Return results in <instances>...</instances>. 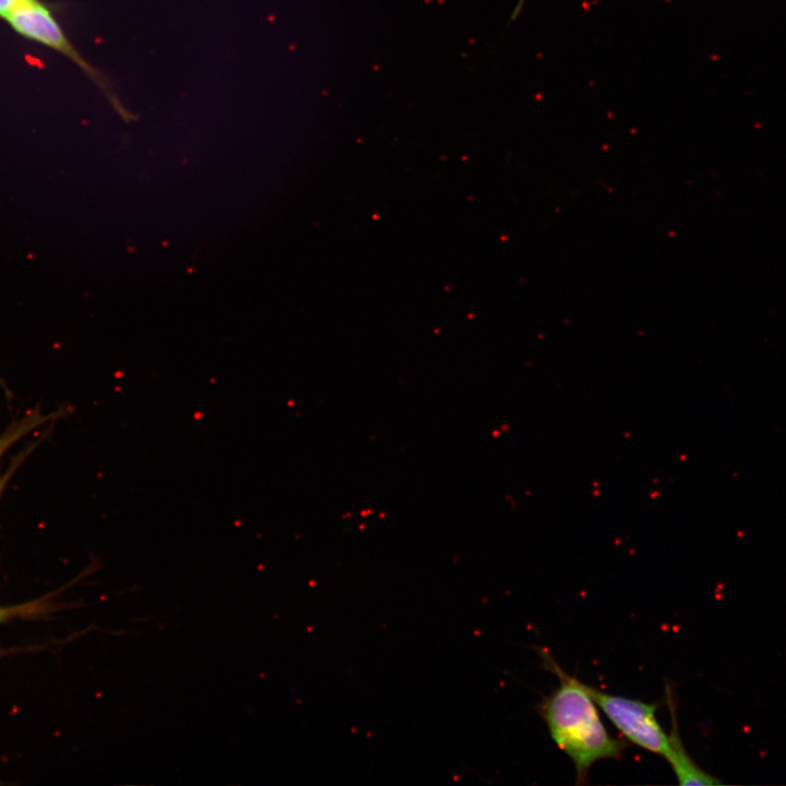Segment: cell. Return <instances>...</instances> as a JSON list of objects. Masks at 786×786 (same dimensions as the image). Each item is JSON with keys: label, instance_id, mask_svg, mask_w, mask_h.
I'll list each match as a JSON object with an SVG mask.
<instances>
[{"label": "cell", "instance_id": "7a4b0ae2", "mask_svg": "<svg viewBox=\"0 0 786 786\" xmlns=\"http://www.w3.org/2000/svg\"><path fill=\"white\" fill-rule=\"evenodd\" d=\"M4 21L22 37L70 59L98 86L122 118H132V114L119 100L108 78L82 57L47 4L40 0H22Z\"/></svg>", "mask_w": 786, "mask_h": 786}, {"label": "cell", "instance_id": "52a82bcc", "mask_svg": "<svg viewBox=\"0 0 786 786\" xmlns=\"http://www.w3.org/2000/svg\"><path fill=\"white\" fill-rule=\"evenodd\" d=\"M2 615H3V611H2V610H0V619L2 618Z\"/></svg>", "mask_w": 786, "mask_h": 786}, {"label": "cell", "instance_id": "3957f363", "mask_svg": "<svg viewBox=\"0 0 786 786\" xmlns=\"http://www.w3.org/2000/svg\"><path fill=\"white\" fill-rule=\"evenodd\" d=\"M594 702L631 743L667 759L670 737L656 717L657 703L607 693L587 684Z\"/></svg>", "mask_w": 786, "mask_h": 786}, {"label": "cell", "instance_id": "6da1fadb", "mask_svg": "<svg viewBox=\"0 0 786 786\" xmlns=\"http://www.w3.org/2000/svg\"><path fill=\"white\" fill-rule=\"evenodd\" d=\"M537 653L543 666L559 679V686L539 702L537 711L556 746L572 761L576 783L584 784L596 762L619 759L627 743L608 733L587 684L563 670L544 647Z\"/></svg>", "mask_w": 786, "mask_h": 786}, {"label": "cell", "instance_id": "5b68a950", "mask_svg": "<svg viewBox=\"0 0 786 786\" xmlns=\"http://www.w3.org/2000/svg\"><path fill=\"white\" fill-rule=\"evenodd\" d=\"M46 420L47 417L36 412L12 424L0 436V460L19 440Z\"/></svg>", "mask_w": 786, "mask_h": 786}, {"label": "cell", "instance_id": "277c9868", "mask_svg": "<svg viewBox=\"0 0 786 786\" xmlns=\"http://www.w3.org/2000/svg\"><path fill=\"white\" fill-rule=\"evenodd\" d=\"M666 699L670 712L671 730L670 751L666 761L670 764L677 781L680 785H715L720 784L715 776L703 771L687 752L678 730L676 706L672 700V691L666 687Z\"/></svg>", "mask_w": 786, "mask_h": 786}, {"label": "cell", "instance_id": "8992f818", "mask_svg": "<svg viewBox=\"0 0 786 786\" xmlns=\"http://www.w3.org/2000/svg\"><path fill=\"white\" fill-rule=\"evenodd\" d=\"M21 1L22 0H0V19L5 20Z\"/></svg>", "mask_w": 786, "mask_h": 786}]
</instances>
